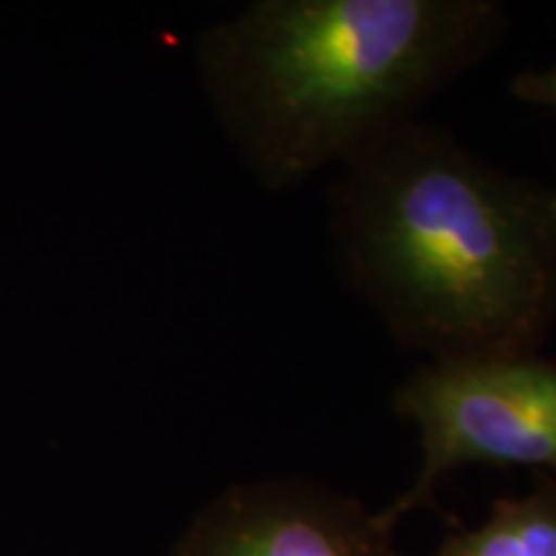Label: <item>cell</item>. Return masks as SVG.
Returning <instances> with one entry per match:
<instances>
[{
    "mask_svg": "<svg viewBox=\"0 0 556 556\" xmlns=\"http://www.w3.org/2000/svg\"><path fill=\"white\" fill-rule=\"evenodd\" d=\"M430 556H556V477L536 475L531 492L497 500L484 523L456 528Z\"/></svg>",
    "mask_w": 556,
    "mask_h": 556,
    "instance_id": "5",
    "label": "cell"
},
{
    "mask_svg": "<svg viewBox=\"0 0 556 556\" xmlns=\"http://www.w3.org/2000/svg\"><path fill=\"white\" fill-rule=\"evenodd\" d=\"M505 31L497 0H255L201 37L199 65L242 163L281 193L420 119Z\"/></svg>",
    "mask_w": 556,
    "mask_h": 556,
    "instance_id": "2",
    "label": "cell"
},
{
    "mask_svg": "<svg viewBox=\"0 0 556 556\" xmlns=\"http://www.w3.org/2000/svg\"><path fill=\"white\" fill-rule=\"evenodd\" d=\"M332 261L428 361L536 353L556 319L552 193L415 119L338 168Z\"/></svg>",
    "mask_w": 556,
    "mask_h": 556,
    "instance_id": "1",
    "label": "cell"
},
{
    "mask_svg": "<svg viewBox=\"0 0 556 556\" xmlns=\"http://www.w3.org/2000/svg\"><path fill=\"white\" fill-rule=\"evenodd\" d=\"M397 520L304 477L227 486L201 507L168 556H402Z\"/></svg>",
    "mask_w": 556,
    "mask_h": 556,
    "instance_id": "4",
    "label": "cell"
},
{
    "mask_svg": "<svg viewBox=\"0 0 556 556\" xmlns=\"http://www.w3.org/2000/svg\"><path fill=\"white\" fill-rule=\"evenodd\" d=\"M510 90L520 101L556 111V65L544 70H526V73L513 78Z\"/></svg>",
    "mask_w": 556,
    "mask_h": 556,
    "instance_id": "6",
    "label": "cell"
},
{
    "mask_svg": "<svg viewBox=\"0 0 556 556\" xmlns=\"http://www.w3.org/2000/svg\"><path fill=\"white\" fill-rule=\"evenodd\" d=\"M394 413L420 433L415 482L387 513L433 503L435 486L464 467H526L556 477V364L536 353L428 361L402 381Z\"/></svg>",
    "mask_w": 556,
    "mask_h": 556,
    "instance_id": "3",
    "label": "cell"
},
{
    "mask_svg": "<svg viewBox=\"0 0 556 556\" xmlns=\"http://www.w3.org/2000/svg\"><path fill=\"white\" fill-rule=\"evenodd\" d=\"M552 208H554V217H556V193H552Z\"/></svg>",
    "mask_w": 556,
    "mask_h": 556,
    "instance_id": "7",
    "label": "cell"
}]
</instances>
